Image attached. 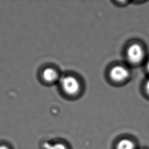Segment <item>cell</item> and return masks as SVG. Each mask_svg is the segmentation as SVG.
I'll return each mask as SVG.
<instances>
[{
    "label": "cell",
    "instance_id": "2",
    "mask_svg": "<svg viewBox=\"0 0 149 149\" xmlns=\"http://www.w3.org/2000/svg\"><path fill=\"white\" fill-rule=\"evenodd\" d=\"M127 57L130 62L133 63H139L143 59L144 51L140 45L133 44L127 49Z\"/></svg>",
    "mask_w": 149,
    "mask_h": 149
},
{
    "label": "cell",
    "instance_id": "5",
    "mask_svg": "<svg viewBox=\"0 0 149 149\" xmlns=\"http://www.w3.org/2000/svg\"><path fill=\"white\" fill-rule=\"evenodd\" d=\"M134 144L133 142L127 139L120 140L116 146L117 149H134Z\"/></svg>",
    "mask_w": 149,
    "mask_h": 149
},
{
    "label": "cell",
    "instance_id": "9",
    "mask_svg": "<svg viewBox=\"0 0 149 149\" xmlns=\"http://www.w3.org/2000/svg\"><path fill=\"white\" fill-rule=\"evenodd\" d=\"M146 68H147V69L148 70V72H149V61L147 62V65H146Z\"/></svg>",
    "mask_w": 149,
    "mask_h": 149
},
{
    "label": "cell",
    "instance_id": "4",
    "mask_svg": "<svg viewBox=\"0 0 149 149\" xmlns=\"http://www.w3.org/2000/svg\"><path fill=\"white\" fill-rule=\"evenodd\" d=\"M42 77L47 82H54L58 78L57 72L52 68H46L42 72Z\"/></svg>",
    "mask_w": 149,
    "mask_h": 149
},
{
    "label": "cell",
    "instance_id": "1",
    "mask_svg": "<svg viewBox=\"0 0 149 149\" xmlns=\"http://www.w3.org/2000/svg\"><path fill=\"white\" fill-rule=\"evenodd\" d=\"M60 83L63 90L68 94H74L79 90V82L73 76H64L61 78Z\"/></svg>",
    "mask_w": 149,
    "mask_h": 149
},
{
    "label": "cell",
    "instance_id": "3",
    "mask_svg": "<svg viewBox=\"0 0 149 149\" xmlns=\"http://www.w3.org/2000/svg\"><path fill=\"white\" fill-rule=\"evenodd\" d=\"M129 75L126 68L120 65L113 66L110 70V77L115 81H122L126 80Z\"/></svg>",
    "mask_w": 149,
    "mask_h": 149
},
{
    "label": "cell",
    "instance_id": "6",
    "mask_svg": "<svg viewBox=\"0 0 149 149\" xmlns=\"http://www.w3.org/2000/svg\"><path fill=\"white\" fill-rule=\"evenodd\" d=\"M43 147L44 149H68L65 145L60 143L52 144L45 142L43 144Z\"/></svg>",
    "mask_w": 149,
    "mask_h": 149
},
{
    "label": "cell",
    "instance_id": "7",
    "mask_svg": "<svg viewBox=\"0 0 149 149\" xmlns=\"http://www.w3.org/2000/svg\"><path fill=\"white\" fill-rule=\"evenodd\" d=\"M0 149H11L10 147L6 144H0Z\"/></svg>",
    "mask_w": 149,
    "mask_h": 149
},
{
    "label": "cell",
    "instance_id": "8",
    "mask_svg": "<svg viewBox=\"0 0 149 149\" xmlns=\"http://www.w3.org/2000/svg\"><path fill=\"white\" fill-rule=\"evenodd\" d=\"M146 90L148 94H149V79L147 80L146 84Z\"/></svg>",
    "mask_w": 149,
    "mask_h": 149
}]
</instances>
